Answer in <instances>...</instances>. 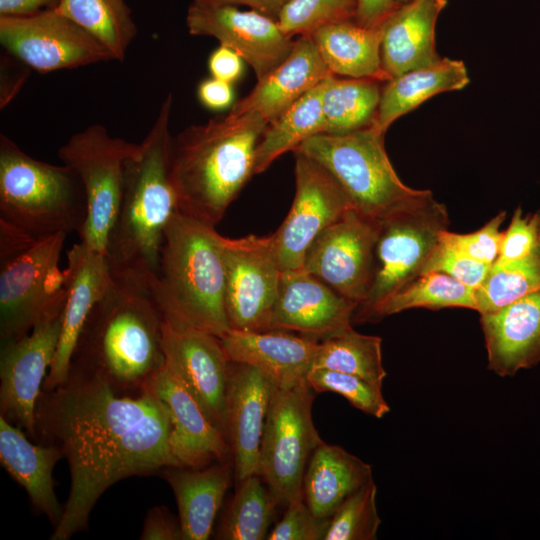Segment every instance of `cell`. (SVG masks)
<instances>
[{
	"mask_svg": "<svg viewBox=\"0 0 540 540\" xmlns=\"http://www.w3.org/2000/svg\"><path fill=\"white\" fill-rule=\"evenodd\" d=\"M100 374L71 363L67 379L44 390L36 409V433L67 459L70 490L52 540L87 528L90 513L114 483L180 467L170 450L165 404L148 390L121 396Z\"/></svg>",
	"mask_w": 540,
	"mask_h": 540,
	"instance_id": "6da1fadb",
	"label": "cell"
},
{
	"mask_svg": "<svg viewBox=\"0 0 540 540\" xmlns=\"http://www.w3.org/2000/svg\"><path fill=\"white\" fill-rule=\"evenodd\" d=\"M163 322L152 278L111 271L71 363L97 372L116 390L141 392L165 364Z\"/></svg>",
	"mask_w": 540,
	"mask_h": 540,
	"instance_id": "7a4b0ae2",
	"label": "cell"
},
{
	"mask_svg": "<svg viewBox=\"0 0 540 540\" xmlns=\"http://www.w3.org/2000/svg\"><path fill=\"white\" fill-rule=\"evenodd\" d=\"M268 125L257 113L229 111L173 137L170 178L178 210L218 224L254 175L256 147Z\"/></svg>",
	"mask_w": 540,
	"mask_h": 540,
	"instance_id": "3957f363",
	"label": "cell"
},
{
	"mask_svg": "<svg viewBox=\"0 0 540 540\" xmlns=\"http://www.w3.org/2000/svg\"><path fill=\"white\" fill-rule=\"evenodd\" d=\"M172 106L168 93L125 163L121 201L105 251L112 272L156 275L165 227L178 210L170 178Z\"/></svg>",
	"mask_w": 540,
	"mask_h": 540,
	"instance_id": "277c9868",
	"label": "cell"
},
{
	"mask_svg": "<svg viewBox=\"0 0 540 540\" xmlns=\"http://www.w3.org/2000/svg\"><path fill=\"white\" fill-rule=\"evenodd\" d=\"M152 287L166 321L219 338L230 330L222 236L214 225L177 210L164 230Z\"/></svg>",
	"mask_w": 540,
	"mask_h": 540,
	"instance_id": "5b68a950",
	"label": "cell"
},
{
	"mask_svg": "<svg viewBox=\"0 0 540 540\" xmlns=\"http://www.w3.org/2000/svg\"><path fill=\"white\" fill-rule=\"evenodd\" d=\"M86 216L85 190L71 167L39 161L0 134V221L39 240L79 233Z\"/></svg>",
	"mask_w": 540,
	"mask_h": 540,
	"instance_id": "8992f818",
	"label": "cell"
},
{
	"mask_svg": "<svg viewBox=\"0 0 540 540\" xmlns=\"http://www.w3.org/2000/svg\"><path fill=\"white\" fill-rule=\"evenodd\" d=\"M384 135L373 125L346 134L320 133L293 152L322 165L341 186L352 207L378 221L432 193L401 181L386 153Z\"/></svg>",
	"mask_w": 540,
	"mask_h": 540,
	"instance_id": "52a82bcc",
	"label": "cell"
},
{
	"mask_svg": "<svg viewBox=\"0 0 540 540\" xmlns=\"http://www.w3.org/2000/svg\"><path fill=\"white\" fill-rule=\"evenodd\" d=\"M449 226L444 204L433 194L378 220L373 277L365 300L353 315L366 322L374 310L394 292L420 275L440 233Z\"/></svg>",
	"mask_w": 540,
	"mask_h": 540,
	"instance_id": "ba28073f",
	"label": "cell"
},
{
	"mask_svg": "<svg viewBox=\"0 0 540 540\" xmlns=\"http://www.w3.org/2000/svg\"><path fill=\"white\" fill-rule=\"evenodd\" d=\"M136 147L95 123L58 149L59 159L78 175L86 194L87 216L79 231L80 242L103 255L121 201L125 163Z\"/></svg>",
	"mask_w": 540,
	"mask_h": 540,
	"instance_id": "9c48e42d",
	"label": "cell"
},
{
	"mask_svg": "<svg viewBox=\"0 0 540 540\" xmlns=\"http://www.w3.org/2000/svg\"><path fill=\"white\" fill-rule=\"evenodd\" d=\"M313 389L307 379L276 388L260 448V476L278 504L303 499V478L309 459L323 441L312 419Z\"/></svg>",
	"mask_w": 540,
	"mask_h": 540,
	"instance_id": "30bf717a",
	"label": "cell"
},
{
	"mask_svg": "<svg viewBox=\"0 0 540 540\" xmlns=\"http://www.w3.org/2000/svg\"><path fill=\"white\" fill-rule=\"evenodd\" d=\"M66 235L41 238L1 264V344L27 335L43 319L62 312L66 289L59 259Z\"/></svg>",
	"mask_w": 540,
	"mask_h": 540,
	"instance_id": "8fae6325",
	"label": "cell"
},
{
	"mask_svg": "<svg viewBox=\"0 0 540 540\" xmlns=\"http://www.w3.org/2000/svg\"><path fill=\"white\" fill-rule=\"evenodd\" d=\"M0 42L39 73L114 60L90 32L56 9L24 16H0Z\"/></svg>",
	"mask_w": 540,
	"mask_h": 540,
	"instance_id": "7c38bea8",
	"label": "cell"
},
{
	"mask_svg": "<svg viewBox=\"0 0 540 540\" xmlns=\"http://www.w3.org/2000/svg\"><path fill=\"white\" fill-rule=\"evenodd\" d=\"M225 267V310L230 329L268 331L282 270L273 237L222 236Z\"/></svg>",
	"mask_w": 540,
	"mask_h": 540,
	"instance_id": "4fadbf2b",
	"label": "cell"
},
{
	"mask_svg": "<svg viewBox=\"0 0 540 540\" xmlns=\"http://www.w3.org/2000/svg\"><path fill=\"white\" fill-rule=\"evenodd\" d=\"M294 155L295 196L288 215L272 234L283 272L303 269L306 252L317 236L353 208L322 165L301 153Z\"/></svg>",
	"mask_w": 540,
	"mask_h": 540,
	"instance_id": "5bb4252c",
	"label": "cell"
},
{
	"mask_svg": "<svg viewBox=\"0 0 540 540\" xmlns=\"http://www.w3.org/2000/svg\"><path fill=\"white\" fill-rule=\"evenodd\" d=\"M377 235L378 221L351 208L313 241L303 269L359 305L371 286Z\"/></svg>",
	"mask_w": 540,
	"mask_h": 540,
	"instance_id": "9a60e30c",
	"label": "cell"
},
{
	"mask_svg": "<svg viewBox=\"0 0 540 540\" xmlns=\"http://www.w3.org/2000/svg\"><path fill=\"white\" fill-rule=\"evenodd\" d=\"M162 348L165 365L228 441L226 396L230 360L221 339L164 318Z\"/></svg>",
	"mask_w": 540,
	"mask_h": 540,
	"instance_id": "2e32d148",
	"label": "cell"
},
{
	"mask_svg": "<svg viewBox=\"0 0 540 540\" xmlns=\"http://www.w3.org/2000/svg\"><path fill=\"white\" fill-rule=\"evenodd\" d=\"M62 312L43 319L27 335L1 344V416L32 438L37 437L36 409L56 353Z\"/></svg>",
	"mask_w": 540,
	"mask_h": 540,
	"instance_id": "e0dca14e",
	"label": "cell"
},
{
	"mask_svg": "<svg viewBox=\"0 0 540 540\" xmlns=\"http://www.w3.org/2000/svg\"><path fill=\"white\" fill-rule=\"evenodd\" d=\"M186 25L191 35L214 37L220 45L235 51L251 66L257 81L282 63L294 45L277 21L230 4L193 0Z\"/></svg>",
	"mask_w": 540,
	"mask_h": 540,
	"instance_id": "ac0fdd59",
	"label": "cell"
},
{
	"mask_svg": "<svg viewBox=\"0 0 540 540\" xmlns=\"http://www.w3.org/2000/svg\"><path fill=\"white\" fill-rule=\"evenodd\" d=\"M357 306L304 269L285 271L269 330L295 332L323 341L352 328Z\"/></svg>",
	"mask_w": 540,
	"mask_h": 540,
	"instance_id": "d6986e66",
	"label": "cell"
},
{
	"mask_svg": "<svg viewBox=\"0 0 540 540\" xmlns=\"http://www.w3.org/2000/svg\"><path fill=\"white\" fill-rule=\"evenodd\" d=\"M277 386L259 369L230 361L226 396L227 439L237 482L260 474V448Z\"/></svg>",
	"mask_w": 540,
	"mask_h": 540,
	"instance_id": "ffe728a7",
	"label": "cell"
},
{
	"mask_svg": "<svg viewBox=\"0 0 540 540\" xmlns=\"http://www.w3.org/2000/svg\"><path fill=\"white\" fill-rule=\"evenodd\" d=\"M64 273L66 299L61 330L56 353L44 381V390L53 389L67 379L85 323L111 279L105 255L81 242L69 250Z\"/></svg>",
	"mask_w": 540,
	"mask_h": 540,
	"instance_id": "44dd1931",
	"label": "cell"
},
{
	"mask_svg": "<svg viewBox=\"0 0 540 540\" xmlns=\"http://www.w3.org/2000/svg\"><path fill=\"white\" fill-rule=\"evenodd\" d=\"M143 390L153 393L168 409L170 450L180 467L202 468L227 460L228 441L165 364Z\"/></svg>",
	"mask_w": 540,
	"mask_h": 540,
	"instance_id": "7402d4cb",
	"label": "cell"
},
{
	"mask_svg": "<svg viewBox=\"0 0 540 540\" xmlns=\"http://www.w3.org/2000/svg\"><path fill=\"white\" fill-rule=\"evenodd\" d=\"M488 369L500 377L540 363V288L499 309L480 315Z\"/></svg>",
	"mask_w": 540,
	"mask_h": 540,
	"instance_id": "603a6c76",
	"label": "cell"
},
{
	"mask_svg": "<svg viewBox=\"0 0 540 540\" xmlns=\"http://www.w3.org/2000/svg\"><path fill=\"white\" fill-rule=\"evenodd\" d=\"M230 361L253 366L278 388L306 380L320 341L285 330L230 329L220 338Z\"/></svg>",
	"mask_w": 540,
	"mask_h": 540,
	"instance_id": "cb8c5ba5",
	"label": "cell"
},
{
	"mask_svg": "<svg viewBox=\"0 0 540 540\" xmlns=\"http://www.w3.org/2000/svg\"><path fill=\"white\" fill-rule=\"evenodd\" d=\"M331 74L311 36H299L287 58L257 81L247 96L232 105L230 112L257 113L270 125Z\"/></svg>",
	"mask_w": 540,
	"mask_h": 540,
	"instance_id": "d4e9b609",
	"label": "cell"
},
{
	"mask_svg": "<svg viewBox=\"0 0 540 540\" xmlns=\"http://www.w3.org/2000/svg\"><path fill=\"white\" fill-rule=\"evenodd\" d=\"M447 0H414L398 7L384 22L382 67L389 79L441 60L435 26Z\"/></svg>",
	"mask_w": 540,
	"mask_h": 540,
	"instance_id": "484cf974",
	"label": "cell"
},
{
	"mask_svg": "<svg viewBox=\"0 0 540 540\" xmlns=\"http://www.w3.org/2000/svg\"><path fill=\"white\" fill-rule=\"evenodd\" d=\"M55 445L33 444L19 426L0 416V461L8 474L22 486L37 511L45 514L54 527L64 507L55 491L53 470L63 458Z\"/></svg>",
	"mask_w": 540,
	"mask_h": 540,
	"instance_id": "4316f807",
	"label": "cell"
},
{
	"mask_svg": "<svg viewBox=\"0 0 540 540\" xmlns=\"http://www.w3.org/2000/svg\"><path fill=\"white\" fill-rule=\"evenodd\" d=\"M162 472L176 498L183 539H208L232 480V464L226 460L202 468L173 466Z\"/></svg>",
	"mask_w": 540,
	"mask_h": 540,
	"instance_id": "83f0119b",
	"label": "cell"
},
{
	"mask_svg": "<svg viewBox=\"0 0 540 540\" xmlns=\"http://www.w3.org/2000/svg\"><path fill=\"white\" fill-rule=\"evenodd\" d=\"M373 480L372 468L342 447L322 441L303 478V498L318 518L330 519L355 491Z\"/></svg>",
	"mask_w": 540,
	"mask_h": 540,
	"instance_id": "f1b7e54d",
	"label": "cell"
},
{
	"mask_svg": "<svg viewBox=\"0 0 540 540\" xmlns=\"http://www.w3.org/2000/svg\"><path fill=\"white\" fill-rule=\"evenodd\" d=\"M310 36L332 74L383 83L390 80L381 60L383 25L366 28L345 21L322 26Z\"/></svg>",
	"mask_w": 540,
	"mask_h": 540,
	"instance_id": "f546056e",
	"label": "cell"
},
{
	"mask_svg": "<svg viewBox=\"0 0 540 540\" xmlns=\"http://www.w3.org/2000/svg\"><path fill=\"white\" fill-rule=\"evenodd\" d=\"M465 64L441 58L437 63L405 72L382 86L373 126L385 133L399 117L416 109L432 96L460 90L469 83Z\"/></svg>",
	"mask_w": 540,
	"mask_h": 540,
	"instance_id": "4dcf8cb0",
	"label": "cell"
},
{
	"mask_svg": "<svg viewBox=\"0 0 540 540\" xmlns=\"http://www.w3.org/2000/svg\"><path fill=\"white\" fill-rule=\"evenodd\" d=\"M382 84L369 78L328 76L323 81V133L346 134L372 125Z\"/></svg>",
	"mask_w": 540,
	"mask_h": 540,
	"instance_id": "1f68e13d",
	"label": "cell"
},
{
	"mask_svg": "<svg viewBox=\"0 0 540 540\" xmlns=\"http://www.w3.org/2000/svg\"><path fill=\"white\" fill-rule=\"evenodd\" d=\"M322 94L323 82L267 126L256 147L254 174L264 172L282 154L294 151L308 138L323 133Z\"/></svg>",
	"mask_w": 540,
	"mask_h": 540,
	"instance_id": "d6a6232c",
	"label": "cell"
},
{
	"mask_svg": "<svg viewBox=\"0 0 540 540\" xmlns=\"http://www.w3.org/2000/svg\"><path fill=\"white\" fill-rule=\"evenodd\" d=\"M56 10L95 36L114 60L124 61L137 35L126 0H60Z\"/></svg>",
	"mask_w": 540,
	"mask_h": 540,
	"instance_id": "836d02e7",
	"label": "cell"
},
{
	"mask_svg": "<svg viewBox=\"0 0 540 540\" xmlns=\"http://www.w3.org/2000/svg\"><path fill=\"white\" fill-rule=\"evenodd\" d=\"M447 307L477 309L475 289L441 272H428L412 279L383 301L369 321L412 308L438 310Z\"/></svg>",
	"mask_w": 540,
	"mask_h": 540,
	"instance_id": "e575fe53",
	"label": "cell"
},
{
	"mask_svg": "<svg viewBox=\"0 0 540 540\" xmlns=\"http://www.w3.org/2000/svg\"><path fill=\"white\" fill-rule=\"evenodd\" d=\"M313 368L356 375L382 389L387 375L382 361V339L347 329L320 341Z\"/></svg>",
	"mask_w": 540,
	"mask_h": 540,
	"instance_id": "d590c367",
	"label": "cell"
},
{
	"mask_svg": "<svg viewBox=\"0 0 540 540\" xmlns=\"http://www.w3.org/2000/svg\"><path fill=\"white\" fill-rule=\"evenodd\" d=\"M239 487L224 515L217 538L223 540H263L278 501L260 475H251Z\"/></svg>",
	"mask_w": 540,
	"mask_h": 540,
	"instance_id": "8d00e7d4",
	"label": "cell"
},
{
	"mask_svg": "<svg viewBox=\"0 0 540 540\" xmlns=\"http://www.w3.org/2000/svg\"><path fill=\"white\" fill-rule=\"evenodd\" d=\"M540 288V252L520 261L493 264L475 290L476 311L496 312Z\"/></svg>",
	"mask_w": 540,
	"mask_h": 540,
	"instance_id": "74e56055",
	"label": "cell"
},
{
	"mask_svg": "<svg viewBox=\"0 0 540 540\" xmlns=\"http://www.w3.org/2000/svg\"><path fill=\"white\" fill-rule=\"evenodd\" d=\"M376 495L373 480L351 494L330 518L324 540L376 539L381 524Z\"/></svg>",
	"mask_w": 540,
	"mask_h": 540,
	"instance_id": "f35d334b",
	"label": "cell"
},
{
	"mask_svg": "<svg viewBox=\"0 0 540 540\" xmlns=\"http://www.w3.org/2000/svg\"><path fill=\"white\" fill-rule=\"evenodd\" d=\"M358 6L359 0H290L277 23L289 37L311 35L325 25L354 21Z\"/></svg>",
	"mask_w": 540,
	"mask_h": 540,
	"instance_id": "ab89813d",
	"label": "cell"
},
{
	"mask_svg": "<svg viewBox=\"0 0 540 540\" xmlns=\"http://www.w3.org/2000/svg\"><path fill=\"white\" fill-rule=\"evenodd\" d=\"M306 379L313 391L337 393L355 408L375 418H382L390 411L382 389L356 375L313 368Z\"/></svg>",
	"mask_w": 540,
	"mask_h": 540,
	"instance_id": "60d3db41",
	"label": "cell"
},
{
	"mask_svg": "<svg viewBox=\"0 0 540 540\" xmlns=\"http://www.w3.org/2000/svg\"><path fill=\"white\" fill-rule=\"evenodd\" d=\"M540 252V210L524 214L518 206L503 231L499 255L494 264L524 260Z\"/></svg>",
	"mask_w": 540,
	"mask_h": 540,
	"instance_id": "b9f144b4",
	"label": "cell"
},
{
	"mask_svg": "<svg viewBox=\"0 0 540 540\" xmlns=\"http://www.w3.org/2000/svg\"><path fill=\"white\" fill-rule=\"evenodd\" d=\"M505 217L506 212L501 211L483 227L467 234L454 233L446 229L440 233L439 240L472 259L492 266L499 255L503 237L501 225Z\"/></svg>",
	"mask_w": 540,
	"mask_h": 540,
	"instance_id": "7bdbcfd3",
	"label": "cell"
},
{
	"mask_svg": "<svg viewBox=\"0 0 540 540\" xmlns=\"http://www.w3.org/2000/svg\"><path fill=\"white\" fill-rule=\"evenodd\" d=\"M490 268L491 266L472 259L439 240L420 275L428 272L445 273L476 290L483 283Z\"/></svg>",
	"mask_w": 540,
	"mask_h": 540,
	"instance_id": "ee69618b",
	"label": "cell"
},
{
	"mask_svg": "<svg viewBox=\"0 0 540 540\" xmlns=\"http://www.w3.org/2000/svg\"><path fill=\"white\" fill-rule=\"evenodd\" d=\"M330 519L316 517L303 499L290 502L268 540H324Z\"/></svg>",
	"mask_w": 540,
	"mask_h": 540,
	"instance_id": "f6af8a7d",
	"label": "cell"
},
{
	"mask_svg": "<svg viewBox=\"0 0 540 540\" xmlns=\"http://www.w3.org/2000/svg\"><path fill=\"white\" fill-rule=\"evenodd\" d=\"M141 540H179L183 539L180 523L172 516L167 507L160 505L148 510Z\"/></svg>",
	"mask_w": 540,
	"mask_h": 540,
	"instance_id": "bcb514c9",
	"label": "cell"
},
{
	"mask_svg": "<svg viewBox=\"0 0 540 540\" xmlns=\"http://www.w3.org/2000/svg\"><path fill=\"white\" fill-rule=\"evenodd\" d=\"M242 61L243 59L235 51L220 45L211 53L208 68L212 77L232 83L242 74Z\"/></svg>",
	"mask_w": 540,
	"mask_h": 540,
	"instance_id": "7dc6e473",
	"label": "cell"
},
{
	"mask_svg": "<svg viewBox=\"0 0 540 540\" xmlns=\"http://www.w3.org/2000/svg\"><path fill=\"white\" fill-rule=\"evenodd\" d=\"M197 96L206 108L223 110L230 107L233 102V89L231 83L212 77L199 84Z\"/></svg>",
	"mask_w": 540,
	"mask_h": 540,
	"instance_id": "c3c4849f",
	"label": "cell"
},
{
	"mask_svg": "<svg viewBox=\"0 0 540 540\" xmlns=\"http://www.w3.org/2000/svg\"><path fill=\"white\" fill-rule=\"evenodd\" d=\"M37 240L24 231L0 221L1 264L31 247Z\"/></svg>",
	"mask_w": 540,
	"mask_h": 540,
	"instance_id": "681fc988",
	"label": "cell"
},
{
	"mask_svg": "<svg viewBox=\"0 0 540 540\" xmlns=\"http://www.w3.org/2000/svg\"><path fill=\"white\" fill-rule=\"evenodd\" d=\"M398 7L392 0H359L354 21L366 28L380 27Z\"/></svg>",
	"mask_w": 540,
	"mask_h": 540,
	"instance_id": "f907efd6",
	"label": "cell"
},
{
	"mask_svg": "<svg viewBox=\"0 0 540 540\" xmlns=\"http://www.w3.org/2000/svg\"><path fill=\"white\" fill-rule=\"evenodd\" d=\"M60 0H0V16H24L57 9Z\"/></svg>",
	"mask_w": 540,
	"mask_h": 540,
	"instance_id": "816d5d0a",
	"label": "cell"
},
{
	"mask_svg": "<svg viewBox=\"0 0 540 540\" xmlns=\"http://www.w3.org/2000/svg\"><path fill=\"white\" fill-rule=\"evenodd\" d=\"M218 4L247 5L275 21L290 0H205Z\"/></svg>",
	"mask_w": 540,
	"mask_h": 540,
	"instance_id": "f5cc1de1",
	"label": "cell"
},
{
	"mask_svg": "<svg viewBox=\"0 0 540 540\" xmlns=\"http://www.w3.org/2000/svg\"><path fill=\"white\" fill-rule=\"evenodd\" d=\"M414 0H392V2L397 6H402L404 4L410 3Z\"/></svg>",
	"mask_w": 540,
	"mask_h": 540,
	"instance_id": "db71d44e",
	"label": "cell"
}]
</instances>
